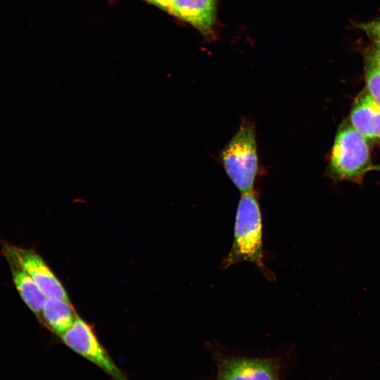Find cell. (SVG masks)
Segmentation results:
<instances>
[{
	"instance_id": "6da1fadb",
	"label": "cell",
	"mask_w": 380,
	"mask_h": 380,
	"mask_svg": "<svg viewBox=\"0 0 380 380\" xmlns=\"http://www.w3.org/2000/svg\"><path fill=\"white\" fill-rule=\"evenodd\" d=\"M243 262L253 263L269 280L274 276L267 268L263 252L262 217L255 192L242 194L238 203L232 244L222 261L224 270Z\"/></svg>"
},
{
	"instance_id": "7a4b0ae2",
	"label": "cell",
	"mask_w": 380,
	"mask_h": 380,
	"mask_svg": "<svg viewBox=\"0 0 380 380\" xmlns=\"http://www.w3.org/2000/svg\"><path fill=\"white\" fill-rule=\"evenodd\" d=\"M220 158L227 176L241 193L252 191L258 170V156L255 129L251 122H241L223 148Z\"/></svg>"
},
{
	"instance_id": "3957f363",
	"label": "cell",
	"mask_w": 380,
	"mask_h": 380,
	"mask_svg": "<svg viewBox=\"0 0 380 380\" xmlns=\"http://www.w3.org/2000/svg\"><path fill=\"white\" fill-rule=\"evenodd\" d=\"M372 167L366 139L352 126L343 127L337 132L330 156V170L341 179H351Z\"/></svg>"
},
{
	"instance_id": "277c9868",
	"label": "cell",
	"mask_w": 380,
	"mask_h": 380,
	"mask_svg": "<svg viewBox=\"0 0 380 380\" xmlns=\"http://www.w3.org/2000/svg\"><path fill=\"white\" fill-rule=\"evenodd\" d=\"M63 342L77 354L101 368L114 380H128L99 342L93 327L80 317L60 336Z\"/></svg>"
},
{
	"instance_id": "5b68a950",
	"label": "cell",
	"mask_w": 380,
	"mask_h": 380,
	"mask_svg": "<svg viewBox=\"0 0 380 380\" xmlns=\"http://www.w3.org/2000/svg\"><path fill=\"white\" fill-rule=\"evenodd\" d=\"M216 380H280V363L274 357L220 356Z\"/></svg>"
},
{
	"instance_id": "8992f818",
	"label": "cell",
	"mask_w": 380,
	"mask_h": 380,
	"mask_svg": "<svg viewBox=\"0 0 380 380\" xmlns=\"http://www.w3.org/2000/svg\"><path fill=\"white\" fill-rule=\"evenodd\" d=\"M8 246L46 298H57L70 302L63 285L36 251L9 243Z\"/></svg>"
},
{
	"instance_id": "52a82bcc",
	"label": "cell",
	"mask_w": 380,
	"mask_h": 380,
	"mask_svg": "<svg viewBox=\"0 0 380 380\" xmlns=\"http://www.w3.org/2000/svg\"><path fill=\"white\" fill-rule=\"evenodd\" d=\"M217 0H175L172 15L184 20L206 38L215 35Z\"/></svg>"
},
{
	"instance_id": "ba28073f",
	"label": "cell",
	"mask_w": 380,
	"mask_h": 380,
	"mask_svg": "<svg viewBox=\"0 0 380 380\" xmlns=\"http://www.w3.org/2000/svg\"><path fill=\"white\" fill-rule=\"evenodd\" d=\"M2 253L8 263L13 283L21 298L34 314L42 318L46 296L19 263L8 243H4Z\"/></svg>"
},
{
	"instance_id": "9c48e42d",
	"label": "cell",
	"mask_w": 380,
	"mask_h": 380,
	"mask_svg": "<svg viewBox=\"0 0 380 380\" xmlns=\"http://www.w3.org/2000/svg\"><path fill=\"white\" fill-rule=\"evenodd\" d=\"M350 122L366 140L380 139V106L369 93H362L355 100Z\"/></svg>"
},
{
	"instance_id": "30bf717a",
	"label": "cell",
	"mask_w": 380,
	"mask_h": 380,
	"mask_svg": "<svg viewBox=\"0 0 380 380\" xmlns=\"http://www.w3.org/2000/svg\"><path fill=\"white\" fill-rule=\"evenodd\" d=\"M70 302L57 298H46L42 319L46 326L58 336L65 332L77 318Z\"/></svg>"
},
{
	"instance_id": "8fae6325",
	"label": "cell",
	"mask_w": 380,
	"mask_h": 380,
	"mask_svg": "<svg viewBox=\"0 0 380 380\" xmlns=\"http://www.w3.org/2000/svg\"><path fill=\"white\" fill-rule=\"evenodd\" d=\"M365 80L368 93L380 106V47L375 45L365 56Z\"/></svg>"
},
{
	"instance_id": "7c38bea8",
	"label": "cell",
	"mask_w": 380,
	"mask_h": 380,
	"mask_svg": "<svg viewBox=\"0 0 380 380\" xmlns=\"http://www.w3.org/2000/svg\"><path fill=\"white\" fill-rule=\"evenodd\" d=\"M358 27L373 42L374 45L380 47V18L361 23Z\"/></svg>"
},
{
	"instance_id": "4fadbf2b",
	"label": "cell",
	"mask_w": 380,
	"mask_h": 380,
	"mask_svg": "<svg viewBox=\"0 0 380 380\" xmlns=\"http://www.w3.org/2000/svg\"><path fill=\"white\" fill-rule=\"evenodd\" d=\"M172 15L175 0H144Z\"/></svg>"
},
{
	"instance_id": "5bb4252c",
	"label": "cell",
	"mask_w": 380,
	"mask_h": 380,
	"mask_svg": "<svg viewBox=\"0 0 380 380\" xmlns=\"http://www.w3.org/2000/svg\"><path fill=\"white\" fill-rule=\"evenodd\" d=\"M370 170L380 172V164L372 166Z\"/></svg>"
}]
</instances>
